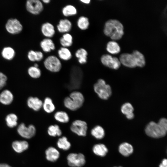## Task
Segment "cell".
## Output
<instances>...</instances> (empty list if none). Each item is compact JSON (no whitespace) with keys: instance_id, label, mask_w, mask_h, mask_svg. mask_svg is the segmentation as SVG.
Listing matches in <instances>:
<instances>
[{"instance_id":"cell-1","label":"cell","mask_w":167,"mask_h":167,"mask_svg":"<svg viewBox=\"0 0 167 167\" xmlns=\"http://www.w3.org/2000/svg\"><path fill=\"white\" fill-rule=\"evenodd\" d=\"M104 34L114 41L120 40L124 34V27L119 20L110 19L105 22L103 29Z\"/></svg>"},{"instance_id":"cell-2","label":"cell","mask_w":167,"mask_h":167,"mask_svg":"<svg viewBox=\"0 0 167 167\" xmlns=\"http://www.w3.org/2000/svg\"><path fill=\"white\" fill-rule=\"evenodd\" d=\"M167 131V120L166 118H161L157 123L153 121L149 122L146 126L145 132L148 136L155 138L162 137Z\"/></svg>"},{"instance_id":"cell-3","label":"cell","mask_w":167,"mask_h":167,"mask_svg":"<svg viewBox=\"0 0 167 167\" xmlns=\"http://www.w3.org/2000/svg\"><path fill=\"white\" fill-rule=\"evenodd\" d=\"M84 102V97L80 92L74 91L63 100V105L67 109L72 111H76L80 108Z\"/></svg>"},{"instance_id":"cell-4","label":"cell","mask_w":167,"mask_h":167,"mask_svg":"<svg viewBox=\"0 0 167 167\" xmlns=\"http://www.w3.org/2000/svg\"><path fill=\"white\" fill-rule=\"evenodd\" d=\"M93 89L98 96L101 99L106 100L112 93L110 86L106 84L102 79H99L93 85Z\"/></svg>"},{"instance_id":"cell-5","label":"cell","mask_w":167,"mask_h":167,"mask_svg":"<svg viewBox=\"0 0 167 167\" xmlns=\"http://www.w3.org/2000/svg\"><path fill=\"white\" fill-rule=\"evenodd\" d=\"M43 64L46 70L53 73L59 72L62 68L61 60L54 55L48 56L44 60Z\"/></svg>"},{"instance_id":"cell-6","label":"cell","mask_w":167,"mask_h":167,"mask_svg":"<svg viewBox=\"0 0 167 167\" xmlns=\"http://www.w3.org/2000/svg\"><path fill=\"white\" fill-rule=\"evenodd\" d=\"M83 72L78 66H73L71 70L69 87L71 88H76L79 87L83 77Z\"/></svg>"},{"instance_id":"cell-7","label":"cell","mask_w":167,"mask_h":167,"mask_svg":"<svg viewBox=\"0 0 167 167\" xmlns=\"http://www.w3.org/2000/svg\"><path fill=\"white\" fill-rule=\"evenodd\" d=\"M5 28L9 33L12 35L18 34L23 30V26L19 21L16 18H11L6 22Z\"/></svg>"},{"instance_id":"cell-8","label":"cell","mask_w":167,"mask_h":167,"mask_svg":"<svg viewBox=\"0 0 167 167\" xmlns=\"http://www.w3.org/2000/svg\"><path fill=\"white\" fill-rule=\"evenodd\" d=\"M70 129L71 131L80 136H85L88 129V125L84 121L81 120H76L71 123Z\"/></svg>"},{"instance_id":"cell-9","label":"cell","mask_w":167,"mask_h":167,"mask_svg":"<svg viewBox=\"0 0 167 167\" xmlns=\"http://www.w3.org/2000/svg\"><path fill=\"white\" fill-rule=\"evenodd\" d=\"M101 63L105 66L110 68L117 70L120 66L121 63L117 58L112 57L108 54H104L101 58Z\"/></svg>"},{"instance_id":"cell-10","label":"cell","mask_w":167,"mask_h":167,"mask_svg":"<svg viewBox=\"0 0 167 167\" xmlns=\"http://www.w3.org/2000/svg\"><path fill=\"white\" fill-rule=\"evenodd\" d=\"M27 10L33 15H38L43 10L44 6L41 1L39 0H28L26 3Z\"/></svg>"},{"instance_id":"cell-11","label":"cell","mask_w":167,"mask_h":167,"mask_svg":"<svg viewBox=\"0 0 167 167\" xmlns=\"http://www.w3.org/2000/svg\"><path fill=\"white\" fill-rule=\"evenodd\" d=\"M68 165L71 167H81L85 163L84 156L82 154L71 153L67 157Z\"/></svg>"},{"instance_id":"cell-12","label":"cell","mask_w":167,"mask_h":167,"mask_svg":"<svg viewBox=\"0 0 167 167\" xmlns=\"http://www.w3.org/2000/svg\"><path fill=\"white\" fill-rule=\"evenodd\" d=\"M17 131L21 136L27 139L31 138L36 132V129L34 126L30 125L27 127L24 123H21L19 126Z\"/></svg>"},{"instance_id":"cell-13","label":"cell","mask_w":167,"mask_h":167,"mask_svg":"<svg viewBox=\"0 0 167 167\" xmlns=\"http://www.w3.org/2000/svg\"><path fill=\"white\" fill-rule=\"evenodd\" d=\"M119 60L121 64L130 68L137 67L135 59L132 54L124 53L120 56Z\"/></svg>"},{"instance_id":"cell-14","label":"cell","mask_w":167,"mask_h":167,"mask_svg":"<svg viewBox=\"0 0 167 167\" xmlns=\"http://www.w3.org/2000/svg\"><path fill=\"white\" fill-rule=\"evenodd\" d=\"M72 24L69 19L65 18L60 19L56 26L58 31L60 33H68L72 29Z\"/></svg>"},{"instance_id":"cell-15","label":"cell","mask_w":167,"mask_h":167,"mask_svg":"<svg viewBox=\"0 0 167 167\" xmlns=\"http://www.w3.org/2000/svg\"><path fill=\"white\" fill-rule=\"evenodd\" d=\"M41 29L42 34L46 38H51L55 33L54 26L49 22L43 23L41 26Z\"/></svg>"},{"instance_id":"cell-16","label":"cell","mask_w":167,"mask_h":167,"mask_svg":"<svg viewBox=\"0 0 167 167\" xmlns=\"http://www.w3.org/2000/svg\"><path fill=\"white\" fill-rule=\"evenodd\" d=\"M40 45L42 51L46 53H49L54 50L56 48L54 43L50 38L43 39L40 42Z\"/></svg>"},{"instance_id":"cell-17","label":"cell","mask_w":167,"mask_h":167,"mask_svg":"<svg viewBox=\"0 0 167 167\" xmlns=\"http://www.w3.org/2000/svg\"><path fill=\"white\" fill-rule=\"evenodd\" d=\"M27 104L29 108L38 111L42 108L43 101L38 97L30 96L28 99Z\"/></svg>"},{"instance_id":"cell-18","label":"cell","mask_w":167,"mask_h":167,"mask_svg":"<svg viewBox=\"0 0 167 167\" xmlns=\"http://www.w3.org/2000/svg\"><path fill=\"white\" fill-rule=\"evenodd\" d=\"M13 100V95L9 90H3L0 93V102L3 105H8L11 104Z\"/></svg>"},{"instance_id":"cell-19","label":"cell","mask_w":167,"mask_h":167,"mask_svg":"<svg viewBox=\"0 0 167 167\" xmlns=\"http://www.w3.org/2000/svg\"><path fill=\"white\" fill-rule=\"evenodd\" d=\"M75 55L80 64H84L87 62L88 53L84 48H81L77 49Z\"/></svg>"},{"instance_id":"cell-20","label":"cell","mask_w":167,"mask_h":167,"mask_svg":"<svg viewBox=\"0 0 167 167\" xmlns=\"http://www.w3.org/2000/svg\"><path fill=\"white\" fill-rule=\"evenodd\" d=\"M45 154L46 159L51 162L56 161L60 156V153L58 151L52 147L47 148L45 151Z\"/></svg>"},{"instance_id":"cell-21","label":"cell","mask_w":167,"mask_h":167,"mask_svg":"<svg viewBox=\"0 0 167 167\" xmlns=\"http://www.w3.org/2000/svg\"><path fill=\"white\" fill-rule=\"evenodd\" d=\"M121 110L128 119L130 120L134 118V114L133 112L134 109L131 103L127 102L121 106Z\"/></svg>"},{"instance_id":"cell-22","label":"cell","mask_w":167,"mask_h":167,"mask_svg":"<svg viewBox=\"0 0 167 167\" xmlns=\"http://www.w3.org/2000/svg\"><path fill=\"white\" fill-rule=\"evenodd\" d=\"M57 54L58 58L60 60L68 61L72 58V53L68 48L61 47L58 50Z\"/></svg>"},{"instance_id":"cell-23","label":"cell","mask_w":167,"mask_h":167,"mask_svg":"<svg viewBox=\"0 0 167 167\" xmlns=\"http://www.w3.org/2000/svg\"><path fill=\"white\" fill-rule=\"evenodd\" d=\"M59 41L62 47L68 48L73 44V37L69 32L65 33L60 38Z\"/></svg>"},{"instance_id":"cell-24","label":"cell","mask_w":167,"mask_h":167,"mask_svg":"<svg viewBox=\"0 0 167 167\" xmlns=\"http://www.w3.org/2000/svg\"><path fill=\"white\" fill-rule=\"evenodd\" d=\"M42 108L45 112L50 113L54 112L55 109V105L52 99L47 97L43 102Z\"/></svg>"},{"instance_id":"cell-25","label":"cell","mask_w":167,"mask_h":167,"mask_svg":"<svg viewBox=\"0 0 167 167\" xmlns=\"http://www.w3.org/2000/svg\"><path fill=\"white\" fill-rule=\"evenodd\" d=\"M62 13L64 16L68 17L76 15L77 13V10L74 5L68 4L62 8Z\"/></svg>"},{"instance_id":"cell-26","label":"cell","mask_w":167,"mask_h":167,"mask_svg":"<svg viewBox=\"0 0 167 167\" xmlns=\"http://www.w3.org/2000/svg\"><path fill=\"white\" fill-rule=\"evenodd\" d=\"M12 147L16 152L19 153L27 149L28 147V144L25 141H15L12 143Z\"/></svg>"},{"instance_id":"cell-27","label":"cell","mask_w":167,"mask_h":167,"mask_svg":"<svg viewBox=\"0 0 167 167\" xmlns=\"http://www.w3.org/2000/svg\"><path fill=\"white\" fill-rule=\"evenodd\" d=\"M118 150L122 155L125 156H127L132 153L133 148L131 144L124 142L120 145Z\"/></svg>"},{"instance_id":"cell-28","label":"cell","mask_w":167,"mask_h":167,"mask_svg":"<svg viewBox=\"0 0 167 167\" xmlns=\"http://www.w3.org/2000/svg\"><path fill=\"white\" fill-rule=\"evenodd\" d=\"M132 54L135 59L136 66L140 67H144L145 65L146 61L143 55L137 50L133 51Z\"/></svg>"},{"instance_id":"cell-29","label":"cell","mask_w":167,"mask_h":167,"mask_svg":"<svg viewBox=\"0 0 167 167\" xmlns=\"http://www.w3.org/2000/svg\"><path fill=\"white\" fill-rule=\"evenodd\" d=\"M55 119L58 122L65 123L68 122L70 120L68 114L63 111H58L54 115Z\"/></svg>"},{"instance_id":"cell-30","label":"cell","mask_w":167,"mask_h":167,"mask_svg":"<svg viewBox=\"0 0 167 167\" xmlns=\"http://www.w3.org/2000/svg\"><path fill=\"white\" fill-rule=\"evenodd\" d=\"M76 24L78 28L83 31L88 29L90 25L89 19L84 16L79 17L77 20Z\"/></svg>"},{"instance_id":"cell-31","label":"cell","mask_w":167,"mask_h":167,"mask_svg":"<svg viewBox=\"0 0 167 167\" xmlns=\"http://www.w3.org/2000/svg\"><path fill=\"white\" fill-rule=\"evenodd\" d=\"M15 53L14 49L9 46L4 47L1 51V55L4 59L7 60L13 59L15 55Z\"/></svg>"},{"instance_id":"cell-32","label":"cell","mask_w":167,"mask_h":167,"mask_svg":"<svg viewBox=\"0 0 167 167\" xmlns=\"http://www.w3.org/2000/svg\"><path fill=\"white\" fill-rule=\"evenodd\" d=\"M106 49L109 53L112 54H117L121 51V48L118 44L114 41L108 42L106 46Z\"/></svg>"},{"instance_id":"cell-33","label":"cell","mask_w":167,"mask_h":167,"mask_svg":"<svg viewBox=\"0 0 167 167\" xmlns=\"http://www.w3.org/2000/svg\"><path fill=\"white\" fill-rule=\"evenodd\" d=\"M92 150L95 154L102 157L105 156L108 152L106 146L101 143L94 145L93 147Z\"/></svg>"},{"instance_id":"cell-34","label":"cell","mask_w":167,"mask_h":167,"mask_svg":"<svg viewBox=\"0 0 167 167\" xmlns=\"http://www.w3.org/2000/svg\"><path fill=\"white\" fill-rule=\"evenodd\" d=\"M91 135L98 139H102L105 135L104 129L101 126L97 125L94 126L91 130Z\"/></svg>"},{"instance_id":"cell-35","label":"cell","mask_w":167,"mask_h":167,"mask_svg":"<svg viewBox=\"0 0 167 167\" xmlns=\"http://www.w3.org/2000/svg\"><path fill=\"white\" fill-rule=\"evenodd\" d=\"M18 117L14 113H10L6 115L5 121L7 126L10 128L15 126L17 124Z\"/></svg>"},{"instance_id":"cell-36","label":"cell","mask_w":167,"mask_h":167,"mask_svg":"<svg viewBox=\"0 0 167 167\" xmlns=\"http://www.w3.org/2000/svg\"><path fill=\"white\" fill-rule=\"evenodd\" d=\"M28 73L30 77L35 79L39 78L41 75V71L39 67L33 66L28 68Z\"/></svg>"},{"instance_id":"cell-37","label":"cell","mask_w":167,"mask_h":167,"mask_svg":"<svg viewBox=\"0 0 167 167\" xmlns=\"http://www.w3.org/2000/svg\"><path fill=\"white\" fill-rule=\"evenodd\" d=\"M57 145L59 148L64 150H67L71 147V143L65 136L59 138L57 142Z\"/></svg>"},{"instance_id":"cell-38","label":"cell","mask_w":167,"mask_h":167,"mask_svg":"<svg viewBox=\"0 0 167 167\" xmlns=\"http://www.w3.org/2000/svg\"><path fill=\"white\" fill-rule=\"evenodd\" d=\"M48 134L50 136L55 137L60 136L62 134V131L59 126L57 125H51L48 129Z\"/></svg>"},{"instance_id":"cell-39","label":"cell","mask_w":167,"mask_h":167,"mask_svg":"<svg viewBox=\"0 0 167 167\" xmlns=\"http://www.w3.org/2000/svg\"><path fill=\"white\" fill-rule=\"evenodd\" d=\"M7 80L6 76L3 73L0 72V89L6 85Z\"/></svg>"},{"instance_id":"cell-40","label":"cell","mask_w":167,"mask_h":167,"mask_svg":"<svg viewBox=\"0 0 167 167\" xmlns=\"http://www.w3.org/2000/svg\"><path fill=\"white\" fill-rule=\"evenodd\" d=\"M27 57L30 61L34 62L36 61V51L30 50L28 52Z\"/></svg>"},{"instance_id":"cell-41","label":"cell","mask_w":167,"mask_h":167,"mask_svg":"<svg viewBox=\"0 0 167 167\" xmlns=\"http://www.w3.org/2000/svg\"><path fill=\"white\" fill-rule=\"evenodd\" d=\"M36 61L39 62L41 61L44 58L43 53L40 51H36Z\"/></svg>"},{"instance_id":"cell-42","label":"cell","mask_w":167,"mask_h":167,"mask_svg":"<svg viewBox=\"0 0 167 167\" xmlns=\"http://www.w3.org/2000/svg\"><path fill=\"white\" fill-rule=\"evenodd\" d=\"M159 167H167V160L164 159L162 161V163L160 165Z\"/></svg>"},{"instance_id":"cell-43","label":"cell","mask_w":167,"mask_h":167,"mask_svg":"<svg viewBox=\"0 0 167 167\" xmlns=\"http://www.w3.org/2000/svg\"><path fill=\"white\" fill-rule=\"evenodd\" d=\"M79 1L81 3L87 5L90 4L91 2L90 0H80Z\"/></svg>"},{"instance_id":"cell-44","label":"cell","mask_w":167,"mask_h":167,"mask_svg":"<svg viewBox=\"0 0 167 167\" xmlns=\"http://www.w3.org/2000/svg\"><path fill=\"white\" fill-rule=\"evenodd\" d=\"M0 167H11L6 164H0Z\"/></svg>"},{"instance_id":"cell-45","label":"cell","mask_w":167,"mask_h":167,"mask_svg":"<svg viewBox=\"0 0 167 167\" xmlns=\"http://www.w3.org/2000/svg\"><path fill=\"white\" fill-rule=\"evenodd\" d=\"M43 3L48 4L51 1L50 0H42L41 1Z\"/></svg>"},{"instance_id":"cell-46","label":"cell","mask_w":167,"mask_h":167,"mask_svg":"<svg viewBox=\"0 0 167 167\" xmlns=\"http://www.w3.org/2000/svg\"><path fill=\"white\" fill-rule=\"evenodd\" d=\"M33 66H35V67H39V65H38V64L36 63H35L34 64V65Z\"/></svg>"},{"instance_id":"cell-47","label":"cell","mask_w":167,"mask_h":167,"mask_svg":"<svg viewBox=\"0 0 167 167\" xmlns=\"http://www.w3.org/2000/svg\"><path fill=\"white\" fill-rule=\"evenodd\" d=\"M122 167V166H120V167Z\"/></svg>"}]
</instances>
